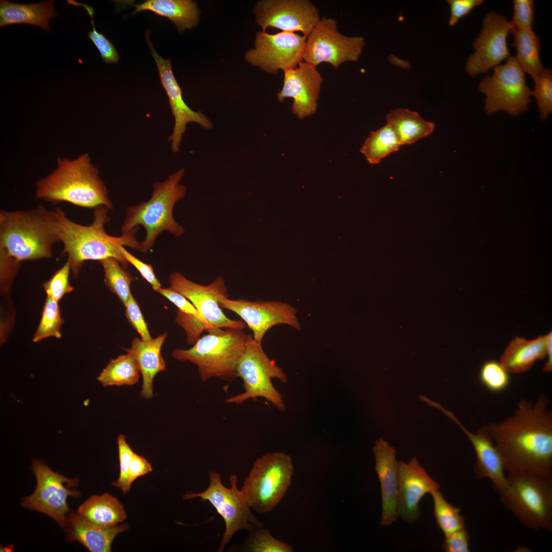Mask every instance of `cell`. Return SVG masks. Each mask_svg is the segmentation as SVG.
<instances>
[{"mask_svg":"<svg viewBox=\"0 0 552 552\" xmlns=\"http://www.w3.org/2000/svg\"><path fill=\"white\" fill-rule=\"evenodd\" d=\"M548 397L520 399L513 415L488 426L508 472L552 477V412Z\"/></svg>","mask_w":552,"mask_h":552,"instance_id":"1","label":"cell"},{"mask_svg":"<svg viewBox=\"0 0 552 552\" xmlns=\"http://www.w3.org/2000/svg\"><path fill=\"white\" fill-rule=\"evenodd\" d=\"M108 210L104 205L94 209L93 222L88 225L71 220L60 208L53 211L56 231L63 246L62 254L67 256L75 278L79 276L86 261L114 258L126 266L128 262L122 254L121 246L138 249L140 242L134 236L137 231L120 237L105 232V225L109 221Z\"/></svg>","mask_w":552,"mask_h":552,"instance_id":"2","label":"cell"},{"mask_svg":"<svg viewBox=\"0 0 552 552\" xmlns=\"http://www.w3.org/2000/svg\"><path fill=\"white\" fill-rule=\"evenodd\" d=\"M87 153L58 158L56 169L36 184L35 196L55 204L65 202L87 209L112 208L106 187Z\"/></svg>","mask_w":552,"mask_h":552,"instance_id":"3","label":"cell"},{"mask_svg":"<svg viewBox=\"0 0 552 552\" xmlns=\"http://www.w3.org/2000/svg\"><path fill=\"white\" fill-rule=\"evenodd\" d=\"M60 242L53 211L43 206L27 211L0 212V250L21 262L49 259Z\"/></svg>","mask_w":552,"mask_h":552,"instance_id":"4","label":"cell"},{"mask_svg":"<svg viewBox=\"0 0 552 552\" xmlns=\"http://www.w3.org/2000/svg\"><path fill=\"white\" fill-rule=\"evenodd\" d=\"M184 173L182 168L170 175L165 181L155 182L149 200L127 208L125 219L121 227L122 235L128 234L137 229L139 225L142 226L146 235L145 239L139 242L137 250L140 251L147 252L164 231L176 237L184 233L185 228L173 216L174 205L186 196L187 188L180 184Z\"/></svg>","mask_w":552,"mask_h":552,"instance_id":"5","label":"cell"},{"mask_svg":"<svg viewBox=\"0 0 552 552\" xmlns=\"http://www.w3.org/2000/svg\"><path fill=\"white\" fill-rule=\"evenodd\" d=\"M208 333L191 348L174 350L173 357L195 364L202 382L215 377L233 380L237 378L236 368L245 351L248 334L232 328H213Z\"/></svg>","mask_w":552,"mask_h":552,"instance_id":"6","label":"cell"},{"mask_svg":"<svg viewBox=\"0 0 552 552\" xmlns=\"http://www.w3.org/2000/svg\"><path fill=\"white\" fill-rule=\"evenodd\" d=\"M507 486L499 500L524 526L534 531H552V477L508 472Z\"/></svg>","mask_w":552,"mask_h":552,"instance_id":"7","label":"cell"},{"mask_svg":"<svg viewBox=\"0 0 552 552\" xmlns=\"http://www.w3.org/2000/svg\"><path fill=\"white\" fill-rule=\"evenodd\" d=\"M293 472L289 455L282 452L267 453L254 462L240 490L241 494L255 511L270 512L285 496Z\"/></svg>","mask_w":552,"mask_h":552,"instance_id":"8","label":"cell"},{"mask_svg":"<svg viewBox=\"0 0 552 552\" xmlns=\"http://www.w3.org/2000/svg\"><path fill=\"white\" fill-rule=\"evenodd\" d=\"M236 375L242 380L244 390L227 398L226 403L240 404L249 399L263 398L279 410H285L284 398L274 386L272 379H277L285 383L288 377L283 369L267 356L262 342L255 341L250 334L245 351L237 365Z\"/></svg>","mask_w":552,"mask_h":552,"instance_id":"9","label":"cell"},{"mask_svg":"<svg viewBox=\"0 0 552 552\" xmlns=\"http://www.w3.org/2000/svg\"><path fill=\"white\" fill-rule=\"evenodd\" d=\"M209 476L210 484L205 490L199 493L187 492L183 498L188 500L200 497L202 500H207L223 518L225 528L217 550L222 552L238 531L243 530L250 533L262 527L263 522L254 515L243 498L237 487L236 475H233L229 478L230 488L222 484L219 473L210 471Z\"/></svg>","mask_w":552,"mask_h":552,"instance_id":"10","label":"cell"},{"mask_svg":"<svg viewBox=\"0 0 552 552\" xmlns=\"http://www.w3.org/2000/svg\"><path fill=\"white\" fill-rule=\"evenodd\" d=\"M493 69V74L482 78L478 84L479 90L486 96V113L491 115L504 110L514 117L526 111L531 102L532 90L515 56H510L505 64Z\"/></svg>","mask_w":552,"mask_h":552,"instance_id":"11","label":"cell"},{"mask_svg":"<svg viewBox=\"0 0 552 552\" xmlns=\"http://www.w3.org/2000/svg\"><path fill=\"white\" fill-rule=\"evenodd\" d=\"M32 469L36 487L31 495L23 498L22 506L49 516L64 528L70 512L67 499L68 496H80L79 491L70 488L76 487L79 480L53 471L38 459L33 460Z\"/></svg>","mask_w":552,"mask_h":552,"instance_id":"12","label":"cell"},{"mask_svg":"<svg viewBox=\"0 0 552 552\" xmlns=\"http://www.w3.org/2000/svg\"><path fill=\"white\" fill-rule=\"evenodd\" d=\"M364 45L363 37L340 33L336 20L324 16L307 37L304 61L316 66L326 62L337 68L344 62L357 61Z\"/></svg>","mask_w":552,"mask_h":552,"instance_id":"13","label":"cell"},{"mask_svg":"<svg viewBox=\"0 0 552 552\" xmlns=\"http://www.w3.org/2000/svg\"><path fill=\"white\" fill-rule=\"evenodd\" d=\"M307 38L294 32L270 34L258 32L255 48L247 51L245 60L269 74L296 67L304 61Z\"/></svg>","mask_w":552,"mask_h":552,"instance_id":"14","label":"cell"},{"mask_svg":"<svg viewBox=\"0 0 552 552\" xmlns=\"http://www.w3.org/2000/svg\"><path fill=\"white\" fill-rule=\"evenodd\" d=\"M170 287L185 296L195 306L209 331L213 328H236L243 330L242 320H232L224 314L219 304L221 297H228L224 279L218 277L213 283L202 285L194 283L179 272L170 274Z\"/></svg>","mask_w":552,"mask_h":552,"instance_id":"15","label":"cell"},{"mask_svg":"<svg viewBox=\"0 0 552 552\" xmlns=\"http://www.w3.org/2000/svg\"><path fill=\"white\" fill-rule=\"evenodd\" d=\"M221 308L239 315L253 332V338L262 342L267 331L279 324L287 325L297 331L301 325L296 308L287 303L274 301H249L244 299L231 300L221 297Z\"/></svg>","mask_w":552,"mask_h":552,"instance_id":"16","label":"cell"},{"mask_svg":"<svg viewBox=\"0 0 552 552\" xmlns=\"http://www.w3.org/2000/svg\"><path fill=\"white\" fill-rule=\"evenodd\" d=\"M254 13L263 32L274 28L285 32H301L306 38L320 19L318 9L308 0L260 1Z\"/></svg>","mask_w":552,"mask_h":552,"instance_id":"17","label":"cell"},{"mask_svg":"<svg viewBox=\"0 0 552 552\" xmlns=\"http://www.w3.org/2000/svg\"><path fill=\"white\" fill-rule=\"evenodd\" d=\"M510 30L505 16L494 11L485 15L482 29L472 43L474 52L467 60L466 71L470 76L486 73L511 56L507 44Z\"/></svg>","mask_w":552,"mask_h":552,"instance_id":"18","label":"cell"},{"mask_svg":"<svg viewBox=\"0 0 552 552\" xmlns=\"http://www.w3.org/2000/svg\"><path fill=\"white\" fill-rule=\"evenodd\" d=\"M146 39L151 53L157 67L159 77L169 98V105L174 118L173 132L169 137L172 151L177 152L179 150L183 134L187 125L190 122L199 124L205 129L212 127L210 120L200 111H195L185 103L182 98V91L177 83L172 70L170 59H166L158 54L146 34Z\"/></svg>","mask_w":552,"mask_h":552,"instance_id":"19","label":"cell"},{"mask_svg":"<svg viewBox=\"0 0 552 552\" xmlns=\"http://www.w3.org/2000/svg\"><path fill=\"white\" fill-rule=\"evenodd\" d=\"M284 73L283 87L277 94L279 101L292 98V112L300 119L314 114L323 82L316 66L303 61L296 67L286 70Z\"/></svg>","mask_w":552,"mask_h":552,"instance_id":"20","label":"cell"},{"mask_svg":"<svg viewBox=\"0 0 552 552\" xmlns=\"http://www.w3.org/2000/svg\"><path fill=\"white\" fill-rule=\"evenodd\" d=\"M434 407L453 421L470 442L476 456L473 465L476 477L489 479L498 494L504 490L507 481L504 473L503 460L493 440L489 427L482 426L475 433L472 432L461 424L452 411L446 410L439 403Z\"/></svg>","mask_w":552,"mask_h":552,"instance_id":"21","label":"cell"},{"mask_svg":"<svg viewBox=\"0 0 552 552\" xmlns=\"http://www.w3.org/2000/svg\"><path fill=\"white\" fill-rule=\"evenodd\" d=\"M398 513L405 522L412 523L420 517L419 502L422 498L439 489L440 486L416 457L407 463L398 462Z\"/></svg>","mask_w":552,"mask_h":552,"instance_id":"22","label":"cell"},{"mask_svg":"<svg viewBox=\"0 0 552 552\" xmlns=\"http://www.w3.org/2000/svg\"><path fill=\"white\" fill-rule=\"evenodd\" d=\"M381 494L382 512L380 524L387 526L396 521L398 513L399 478L396 450L382 438L373 447Z\"/></svg>","mask_w":552,"mask_h":552,"instance_id":"23","label":"cell"},{"mask_svg":"<svg viewBox=\"0 0 552 552\" xmlns=\"http://www.w3.org/2000/svg\"><path fill=\"white\" fill-rule=\"evenodd\" d=\"M129 527L128 524L102 526L91 522L77 513L71 512L64 529L68 541H78L91 552H110L116 537Z\"/></svg>","mask_w":552,"mask_h":552,"instance_id":"24","label":"cell"},{"mask_svg":"<svg viewBox=\"0 0 552 552\" xmlns=\"http://www.w3.org/2000/svg\"><path fill=\"white\" fill-rule=\"evenodd\" d=\"M167 336V333L165 332L149 341H143L136 337L132 340L130 348L125 349L127 353L134 357L139 365L143 377L141 395L145 399L153 397L154 377L166 369L161 349Z\"/></svg>","mask_w":552,"mask_h":552,"instance_id":"25","label":"cell"},{"mask_svg":"<svg viewBox=\"0 0 552 552\" xmlns=\"http://www.w3.org/2000/svg\"><path fill=\"white\" fill-rule=\"evenodd\" d=\"M57 15L54 1L32 4L0 1V27L12 25H33L49 32V20Z\"/></svg>","mask_w":552,"mask_h":552,"instance_id":"26","label":"cell"},{"mask_svg":"<svg viewBox=\"0 0 552 552\" xmlns=\"http://www.w3.org/2000/svg\"><path fill=\"white\" fill-rule=\"evenodd\" d=\"M546 356L544 335L532 340L516 336L510 341L499 362L510 374H519L528 371L537 361Z\"/></svg>","mask_w":552,"mask_h":552,"instance_id":"27","label":"cell"},{"mask_svg":"<svg viewBox=\"0 0 552 552\" xmlns=\"http://www.w3.org/2000/svg\"><path fill=\"white\" fill-rule=\"evenodd\" d=\"M132 6L135 8L133 14L142 11H151L168 18L179 32L191 29L198 22L199 10L197 3L190 0H148Z\"/></svg>","mask_w":552,"mask_h":552,"instance_id":"28","label":"cell"},{"mask_svg":"<svg viewBox=\"0 0 552 552\" xmlns=\"http://www.w3.org/2000/svg\"><path fill=\"white\" fill-rule=\"evenodd\" d=\"M77 513L91 522L104 527L118 525L127 516L123 505L107 493L89 497L79 506Z\"/></svg>","mask_w":552,"mask_h":552,"instance_id":"29","label":"cell"},{"mask_svg":"<svg viewBox=\"0 0 552 552\" xmlns=\"http://www.w3.org/2000/svg\"><path fill=\"white\" fill-rule=\"evenodd\" d=\"M386 121L401 146L411 144L428 135L435 127L434 123L423 120L418 112L408 109L392 110L387 115Z\"/></svg>","mask_w":552,"mask_h":552,"instance_id":"30","label":"cell"},{"mask_svg":"<svg viewBox=\"0 0 552 552\" xmlns=\"http://www.w3.org/2000/svg\"><path fill=\"white\" fill-rule=\"evenodd\" d=\"M516 50V59L524 73L535 80L544 69L540 58L541 50L539 36L533 30H513L510 32Z\"/></svg>","mask_w":552,"mask_h":552,"instance_id":"31","label":"cell"},{"mask_svg":"<svg viewBox=\"0 0 552 552\" xmlns=\"http://www.w3.org/2000/svg\"><path fill=\"white\" fill-rule=\"evenodd\" d=\"M140 373L135 359L127 353L111 359L98 376L97 379L103 386H130L138 381Z\"/></svg>","mask_w":552,"mask_h":552,"instance_id":"32","label":"cell"},{"mask_svg":"<svg viewBox=\"0 0 552 552\" xmlns=\"http://www.w3.org/2000/svg\"><path fill=\"white\" fill-rule=\"evenodd\" d=\"M401 146L392 128L387 124L372 132L365 140L360 152L371 164H377Z\"/></svg>","mask_w":552,"mask_h":552,"instance_id":"33","label":"cell"},{"mask_svg":"<svg viewBox=\"0 0 552 552\" xmlns=\"http://www.w3.org/2000/svg\"><path fill=\"white\" fill-rule=\"evenodd\" d=\"M99 262L103 269L105 284L125 306L132 294L130 287L134 278L116 259L108 258Z\"/></svg>","mask_w":552,"mask_h":552,"instance_id":"34","label":"cell"},{"mask_svg":"<svg viewBox=\"0 0 552 552\" xmlns=\"http://www.w3.org/2000/svg\"><path fill=\"white\" fill-rule=\"evenodd\" d=\"M431 495L433 501V515L444 536L465 528V520L461 514L460 508L449 503L439 489L433 490Z\"/></svg>","mask_w":552,"mask_h":552,"instance_id":"35","label":"cell"},{"mask_svg":"<svg viewBox=\"0 0 552 552\" xmlns=\"http://www.w3.org/2000/svg\"><path fill=\"white\" fill-rule=\"evenodd\" d=\"M63 323L58 302L47 296L38 328L33 338L37 342L50 337L60 338V328Z\"/></svg>","mask_w":552,"mask_h":552,"instance_id":"36","label":"cell"},{"mask_svg":"<svg viewBox=\"0 0 552 552\" xmlns=\"http://www.w3.org/2000/svg\"><path fill=\"white\" fill-rule=\"evenodd\" d=\"M478 378L481 384L492 393L504 390L510 383V373L499 361L494 359L487 360L482 364Z\"/></svg>","mask_w":552,"mask_h":552,"instance_id":"37","label":"cell"},{"mask_svg":"<svg viewBox=\"0 0 552 552\" xmlns=\"http://www.w3.org/2000/svg\"><path fill=\"white\" fill-rule=\"evenodd\" d=\"M245 549L250 552H292L287 543L274 538L270 531L262 527L250 533L244 542Z\"/></svg>","mask_w":552,"mask_h":552,"instance_id":"38","label":"cell"},{"mask_svg":"<svg viewBox=\"0 0 552 552\" xmlns=\"http://www.w3.org/2000/svg\"><path fill=\"white\" fill-rule=\"evenodd\" d=\"M67 3L75 7H82L89 16L93 30L88 32V37L100 53L102 59L105 63H116L119 60V54L110 40L96 29L94 21L95 12L91 6L73 0L66 1Z\"/></svg>","mask_w":552,"mask_h":552,"instance_id":"39","label":"cell"},{"mask_svg":"<svg viewBox=\"0 0 552 552\" xmlns=\"http://www.w3.org/2000/svg\"><path fill=\"white\" fill-rule=\"evenodd\" d=\"M535 89L532 90L537 101L540 117L544 121L552 112V72L549 67H544L533 80Z\"/></svg>","mask_w":552,"mask_h":552,"instance_id":"40","label":"cell"},{"mask_svg":"<svg viewBox=\"0 0 552 552\" xmlns=\"http://www.w3.org/2000/svg\"><path fill=\"white\" fill-rule=\"evenodd\" d=\"M70 271V264L67 260L49 280L43 284L47 296L59 302L65 294L74 290L69 281Z\"/></svg>","mask_w":552,"mask_h":552,"instance_id":"41","label":"cell"},{"mask_svg":"<svg viewBox=\"0 0 552 552\" xmlns=\"http://www.w3.org/2000/svg\"><path fill=\"white\" fill-rule=\"evenodd\" d=\"M119 459L120 463V474L118 479L112 482V485L120 489L124 493L129 491L131 485L128 478V472L129 463L133 453V451L126 440L124 435L121 434L117 438Z\"/></svg>","mask_w":552,"mask_h":552,"instance_id":"42","label":"cell"},{"mask_svg":"<svg viewBox=\"0 0 552 552\" xmlns=\"http://www.w3.org/2000/svg\"><path fill=\"white\" fill-rule=\"evenodd\" d=\"M513 14L509 21L511 30H533L535 5L533 0H514Z\"/></svg>","mask_w":552,"mask_h":552,"instance_id":"43","label":"cell"},{"mask_svg":"<svg viewBox=\"0 0 552 552\" xmlns=\"http://www.w3.org/2000/svg\"><path fill=\"white\" fill-rule=\"evenodd\" d=\"M125 315L133 328L140 334L143 341H149L152 338L148 329L140 306L131 294L125 305Z\"/></svg>","mask_w":552,"mask_h":552,"instance_id":"44","label":"cell"},{"mask_svg":"<svg viewBox=\"0 0 552 552\" xmlns=\"http://www.w3.org/2000/svg\"><path fill=\"white\" fill-rule=\"evenodd\" d=\"M155 291L166 297L174 304L178 308V310L185 313L192 315L199 319L205 325L207 330L208 328L199 312L195 306L185 296L170 287L167 288L160 287Z\"/></svg>","mask_w":552,"mask_h":552,"instance_id":"45","label":"cell"},{"mask_svg":"<svg viewBox=\"0 0 552 552\" xmlns=\"http://www.w3.org/2000/svg\"><path fill=\"white\" fill-rule=\"evenodd\" d=\"M121 251L128 263H130L138 270L143 278L151 285L153 290L156 291L162 287L151 265L137 258L128 251L123 246H121Z\"/></svg>","mask_w":552,"mask_h":552,"instance_id":"46","label":"cell"},{"mask_svg":"<svg viewBox=\"0 0 552 552\" xmlns=\"http://www.w3.org/2000/svg\"><path fill=\"white\" fill-rule=\"evenodd\" d=\"M470 534L464 528L445 536L442 548L446 552H469Z\"/></svg>","mask_w":552,"mask_h":552,"instance_id":"47","label":"cell"},{"mask_svg":"<svg viewBox=\"0 0 552 552\" xmlns=\"http://www.w3.org/2000/svg\"><path fill=\"white\" fill-rule=\"evenodd\" d=\"M19 262L2 250H0L1 282L3 289L10 287L19 268Z\"/></svg>","mask_w":552,"mask_h":552,"instance_id":"48","label":"cell"},{"mask_svg":"<svg viewBox=\"0 0 552 552\" xmlns=\"http://www.w3.org/2000/svg\"><path fill=\"white\" fill-rule=\"evenodd\" d=\"M450 15L448 20L450 26L455 25L462 17L468 15L475 7L481 5L482 0H448Z\"/></svg>","mask_w":552,"mask_h":552,"instance_id":"49","label":"cell"},{"mask_svg":"<svg viewBox=\"0 0 552 552\" xmlns=\"http://www.w3.org/2000/svg\"><path fill=\"white\" fill-rule=\"evenodd\" d=\"M152 471L151 464L143 456L133 452L128 468V478L130 484L137 478L147 474Z\"/></svg>","mask_w":552,"mask_h":552,"instance_id":"50","label":"cell"},{"mask_svg":"<svg viewBox=\"0 0 552 552\" xmlns=\"http://www.w3.org/2000/svg\"><path fill=\"white\" fill-rule=\"evenodd\" d=\"M544 336L546 349V357L547 358V361L543 367V371L546 373H549L552 370L551 331L549 332L548 334L545 335Z\"/></svg>","mask_w":552,"mask_h":552,"instance_id":"51","label":"cell"}]
</instances>
